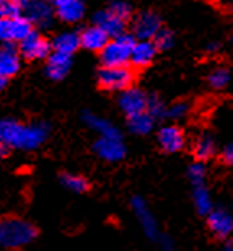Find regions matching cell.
<instances>
[{"instance_id":"1","label":"cell","mask_w":233,"mask_h":251,"mask_svg":"<svg viewBox=\"0 0 233 251\" xmlns=\"http://www.w3.org/2000/svg\"><path fill=\"white\" fill-rule=\"evenodd\" d=\"M49 135V124H22L17 119L2 118L0 119V142L8 145L10 149L33 150L44 144Z\"/></svg>"},{"instance_id":"2","label":"cell","mask_w":233,"mask_h":251,"mask_svg":"<svg viewBox=\"0 0 233 251\" xmlns=\"http://www.w3.org/2000/svg\"><path fill=\"white\" fill-rule=\"evenodd\" d=\"M39 230L29 220L15 215L0 219V247L7 250H18L33 243L38 238Z\"/></svg>"},{"instance_id":"3","label":"cell","mask_w":233,"mask_h":251,"mask_svg":"<svg viewBox=\"0 0 233 251\" xmlns=\"http://www.w3.org/2000/svg\"><path fill=\"white\" fill-rule=\"evenodd\" d=\"M135 44L134 34H119L109 39L108 44L101 49V62L103 65H126L130 61V52Z\"/></svg>"},{"instance_id":"4","label":"cell","mask_w":233,"mask_h":251,"mask_svg":"<svg viewBox=\"0 0 233 251\" xmlns=\"http://www.w3.org/2000/svg\"><path fill=\"white\" fill-rule=\"evenodd\" d=\"M98 83L108 92H124L132 87L134 72L126 65H103L98 72Z\"/></svg>"},{"instance_id":"5","label":"cell","mask_w":233,"mask_h":251,"mask_svg":"<svg viewBox=\"0 0 233 251\" xmlns=\"http://www.w3.org/2000/svg\"><path fill=\"white\" fill-rule=\"evenodd\" d=\"M20 52L28 61H36V59H48L51 54V43L39 33L33 31L23 41H20Z\"/></svg>"},{"instance_id":"6","label":"cell","mask_w":233,"mask_h":251,"mask_svg":"<svg viewBox=\"0 0 233 251\" xmlns=\"http://www.w3.org/2000/svg\"><path fill=\"white\" fill-rule=\"evenodd\" d=\"M93 150L100 158L106 162H119L126 155V145L123 142V137H104L100 135L93 145Z\"/></svg>"},{"instance_id":"7","label":"cell","mask_w":233,"mask_h":251,"mask_svg":"<svg viewBox=\"0 0 233 251\" xmlns=\"http://www.w3.org/2000/svg\"><path fill=\"white\" fill-rule=\"evenodd\" d=\"M161 23L158 15L154 12H144L140 13L134 22V38L139 41H152L155 38V34L160 31Z\"/></svg>"},{"instance_id":"8","label":"cell","mask_w":233,"mask_h":251,"mask_svg":"<svg viewBox=\"0 0 233 251\" xmlns=\"http://www.w3.org/2000/svg\"><path fill=\"white\" fill-rule=\"evenodd\" d=\"M147 101L149 97H145V93L139 88H128L124 92H121L119 97V108L123 109L126 116H134V114L147 111Z\"/></svg>"},{"instance_id":"9","label":"cell","mask_w":233,"mask_h":251,"mask_svg":"<svg viewBox=\"0 0 233 251\" xmlns=\"http://www.w3.org/2000/svg\"><path fill=\"white\" fill-rule=\"evenodd\" d=\"M207 227L214 237L225 240L233 233V217L224 209L210 210L207 214Z\"/></svg>"},{"instance_id":"10","label":"cell","mask_w":233,"mask_h":251,"mask_svg":"<svg viewBox=\"0 0 233 251\" xmlns=\"http://www.w3.org/2000/svg\"><path fill=\"white\" fill-rule=\"evenodd\" d=\"M55 15L65 23H78L85 15L83 0H49Z\"/></svg>"},{"instance_id":"11","label":"cell","mask_w":233,"mask_h":251,"mask_svg":"<svg viewBox=\"0 0 233 251\" xmlns=\"http://www.w3.org/2000/svg\"><path fill=\"white\" fill-rule=\"evenodd\" d=\"M93 22L95 25L103 28L109 36L114 38L126 31V23H128V20L121 18L119 15L114 13L111 8H106V10H100V12L95 13Z\"/></svg>"},{"instance_id":"12","label":"cell","mask_w":233,"mask_h":251,"mask_svg":"<svg viewBox=\"0 0 233 251\" xmlns=\"http://www.w3.org/2000/svg\"><path fill=\"white\" fill-rule=\"evenodd\" d=\"M158 144L166 153H176L183 150L186 139L184 132L178 126H165L158 132Z\"/></svg>"},{"instance_id":"13","label":"cell","mask_w":233,"mask_h":251,"mask_svg":"<svg viewBox=\"0 0 233 251\" xmlns=\"http://www.w3.org/2000/svg\"><path fill=\"white\" fill-rule=\"evenodd\" d=\"M25 12H26V17L33 23L39 25L41 28H48L52 23L54 7L52 3L46 2V0H29Z\"/></svg>"},{"instance_id":"14","label":"cell","mask_w":233,"mask_h":251,"mask_svg":"<svg viewBox=\"0 0 233 251\" xmlns=\"http://www.w3.org/2000/svg\"><path fill=\"white\" fill-rule=\"evenodd\" d=\"M109 34L104 31L103 28L98 26V25H92V26L85 28L82 33H80V46L85 48L87 51H101L109 41Z\"/></svg>"},{"instance_id":"15","label":"cell","mask_w":233,"mask_h":251,"mask_svg":"<svg viewBox=\"0 0 233 251\" xmlns=\"http://www.w3.org/2000/svg\"><path fill=\"white\" fill-rule=\"evenodd\" d=\"M20 54L12 43H3L0 46V74L3 77H12L20 70Z\"/></svg>"},{"instance_id":"16","label":"cell","mask_w":233,"mask_h":251,"mask_svg":"<svg viewBox=\"0 0 233 251\" xmlns=\"http://www.w3.org/2000/svg\"><path fill=\"white\" fill-rule=\"evenodd\" d=\"M70 65H72V59H70L69 54L54 51L48 56L46 75L51 80H62L69 74Z\"/></svg>"},{"instance_id":"17","label":"cell","mask_w":233,"mask_h":251,"mask_svg":"<svg viewBox=\"0 0 233 251\" xmlns=\"http://www.w3.org/2000/svg\"><path fill=\"white\" fill-rule=\"evenodd\" d=\"M156 46L154 41H135L132 52H130V64L137 69H144L150 65L156 56Z\"/></svg>"},{"instance_id":"18","label":"cell","mask_w":233,"mask_h":251,"mask_svg":"<svg viewBox=\"0 0 233 251\" xmlns=\"http://www.w3.org/2000/svg\"><path fill=\"white\" fill-rule=\"evenodd\" d=\"M52 48H54V51H57V52L72 56V54L80 48V34L74 33V31L60 33L54 38Z\"/></svg>"},{"instance_id":"19","label":"cell","mask_w":233,"mask_h":251,"mask_svg":"<svg viewBox=\"0 0 233 251\" xmlns=\"http://www.w3.org/2000/svg\"><path fill=\"white\" fill-rule=\"evenodd\" d=\"M83 121L87 123L88 127L96 130L100 135H104V137H121V132L113 124L103 118L96 116L93 113H83Z\"/></svg>"},{"instance_id":"20","label":"cell","mask_w":233,"mask_h":251,"mask_svg":"<svg viewBox=\"0 0 233 251\" xmlns=\"http://www.w3.org/2000/svg\"><path fill=\"white\" fill-rule=\"evenodd\" d=\"M192 153L197 162H206V160L212 158L215 155V142L210 134H202L196 139L194 145H192Z\"/></svg>"},{"instance_id":"21","label":"cell","mask_w":233,"mask_h":251,"mask_svg":"<svg viewBox=\"0 0 233 251\" xmlns=\"http://www.w3.org/2000/svg\"><path fill=\"white\" fill-rule=\"evenodd\" d=\"M34 31L33 29V22L29 20L28 17H15V18H10V33H12V43L13 41H23L25 38L29 36Z\"/></svg>"},{"instance_id":"22","label":"cell","mask_w":233,"mask_h":251,"mask_svg":"<svg viewBox=\"0 0 233 251\" xmlns=\"http://www.w3.org/2000/svg\"><path fill=\"white\" fill-rule=\"evenodd\" d=\"M128 127L130 132H134L137 135H145L154 129V118L147 111L134 114V116L128 118Z\"/></svg>"},{"instance_id":"23","label":"cell","mask_w":233,"mask_h":251,"mask_svg":"<svg viewBox=\"0 0 233 251\" xmlns=\"http://www.w3.org/2000/svg\"><path fill=\"white\" fill-rule=\"evenodd\" d=\"M192 199H194V205L197 212L201 215H207L212 210V201L210 194L204 184H194V193H192Z\"/></svg>"},{"instance_id":"24","label":"cell","mask_w":233,"mask_h":251,"mask_svg":"<svg viewBox=\"0 0 233 251\" xmlns=\"http://www.w3.org/2000/svg\"><path fill=\"white\" fill-rule=\"evenodd\" d=\"M60 183L72 193L82 194L87 193L90 189V183L87 181V178L80 176V175H72V173H62L60 175Z\"/></svg>"},{"instance_id":"25","label":"cell","mask_w":233,"mask_h":251,"mask_svg":"<svg viewBox=\"0 0 233 251\" xmlns=\"http://www.w3.org/2000/svg\"><path fill=\"white\" fill-rule=\"evenodd\" d=\"M132 205H134V210H135V214H137V217L140 219L142 225H144L145 232L152 235L155 232V222H154V217H152L149 212V209H147L145 202L140 198H134Z\"/></svg>"},{"instance_id":"26","label":"cell","mask_w":233,"mask_h":251,"mask_svg":"<svg viewBox=\"0 0 233 251\" xmlns=\"http://www.w3.org/2000/svg\"><path fill=\"white\" fill-rule=\"evenodd\" d=\"M230 82V74L227 69H217L209 75V85L212 88L222 90L225 88Z\"/></svg>"},{"instance_id":"27","label":"cell","mask_w":233,"mask_h":251,"mask_svg":"<svg viewBox=\"0 0 233 251\" xmlns=\"http://www.w3.org/2000/svg\"><path fill=\"white\" fill-rule=\"evenodd\" d=\"M152 41H154V44L156 46L158 51H166V49H170L171 46H173L175 38H173V34H171V31L160 28V31L155 34V38L152 39Z\"/></svg>"},{"instance_id":"28","label":"cell","mask_w":233,"mask_h":251,"mask_svg":"<svg viewBox=\"0 0 233 251\" xmlns=\"http://www.w3.org/2000/svg\"><path fill=\"white\" fill-rule=\"evenodd\" d=\"M147 113H149L154 119L163 118V116H166V108L158 97H150L149 101H147Z\"/></svg>"},{"instance_id":"29","label":"cell","mask_w":233,"mask_h":251,"mask_svg":"<svg viewBox=\"0 0 233 251\" xmlns=\"http://www.w3.org/2000/svg\"><path fill=\"white\" fill-rule=\"evenodd\" d=\"M187 175H189V179L192 181V184H201L206 178V167L202 162H196L192 163L189 170H187Z\"/></svg>"},{"instance_id":"30","label":"cell","mask_w":233,"mask_h":251,"mask_svg":"<svg viewBox=\"0 0 233 251\" xmlns=\"http://www.w3.org/2000/svg\"><path fill=\"white\" fill-rule=\"evenodd\" d=\"M2 15L5 18H15V17H20L23 12L22 5H18L15 0H7L3 5H2Z\"/></svg>"},{"instance_id":"31","label":"cell","mask_w":233,"mask_h":251,"mask_svg":"<svg viewBox=\"0 0 233 251\" xmlns=\"http://www.w3.org/2000/svg\"><path fill=\"white\" fill-rule=\"evenodd\" d=\"M187 114V104L184 103H176L173 106H170L166 109V116L175 119V121H178V119H183Z\"/></svg>"},{"instance_id":"32","label":"cell","mask_w":233,"mask_h":251,"mask_svg":"<svg viewBox=\"0 0 233 251\" xmlns=\"http://www.w3.org/2000/svg\"><path fill=\"white\" fill-rule=\"evenodd\" d=\"M111 10H113L114 13H118L121 18H124V20H129L130 17V12H132V8H130V5L129 3H126V2H113L111 3Z\"/></svg>"},{"instance_id":"33","label":"cell","mask_w":233,"mask_h":251,"mask_svg":"<svg viewBox=\"0 0 233 251\" xmlns=\"http://www.w3.org/2000/svg\"><path fill=\"white\" fill-rule=\"evenodd\" d=\"M0 41L12 43V33H10V18L0 20Z\"/></svg>"},{"instance_id":"34","label":"cell","mask_w":233,"mask_h":251,"mask_svg":"<svg viewBox=\"0 0 233 251\" xmlns=\"http://www.w3.org/2000/svg\"><path fill=\"white\" fill-rule=\"evenodd\" d=\"M222 162L225 165H233V142H230L222 150Z\"/></svg>"},{"instance_id":"35","label":"cell","mask_w":233,"mask_h":251,"mask_svg":"<svg viewBox=\"0 0 233 251\" xmlns=\"http://www.w3.org/2000/svg\"><path fill=\"white\" fill-rule=\"evenodd\" d=\"M8 150H10L8 145H5L3 142H0V158L7 157V155H8Z\"/></svg>"},{"instance_id":"36","label":"cell","mask_w":233,"mask_h":251,"mask_svg":"<svg viewBox=\"0 0 233 251\" xmlns=\"http://www.w3.org/2000/svg\"><path fill=\"white\" fill-rule=\"evenodd\" d=\"M217 49H219V44L217 43H210L209 46H207V51L209 52H214V51H217Z\"/></svg>"},{"instance_id":"37","label":"cell","mask_w":233,"mask_h":251,"mask_svg":"<svg viewBox=\"0 0 233 251\" xmlns=\"http://www.w3.org/2000/svg\"><path fill=\"white\" fill-rule=\"evenodd\" d=\"M5 83H7V77H3V75L0 74V90L5 87Z\"/></svg>"},{"instance_id":"38","label":"cell","mask_w":233,"mask_h":251,"mask_svg":"<svg viewBox=\"0 0 233 251\" xmlns=\"http://www.w3.org/2000/svg\"><path fill=\"white\" fill-rule=\"evenodd\" d=\"M5 2H7V0H0V8H2V5H3Z\"/></svg>"},{"instance_id":"39","label":"cell","mask_w":233,"mask_h":251,"mask_svg":"<svg viewBox=\"0 0 233 251\" xmlns=\"http://www.w3.org/2000/svg\"><path fill=\"white\" fill-rule=\"evenodd\" d=\"M225 251H233V248H232V247H227V248H225Z\"/></svg>"},{"instance_id":"40","label":"cell","mask_w":233,"mask_h":251,"mask_svg":"<svg viewBox=\"0 0 233 251\" xmlns=\"http://www.w3.org/2000/svg\"><path fill=\"white\" fill-rule=\"evenodd\" d=\"M3 18V15H2V10H0V20H2Z\"/></svg>"},{"instance_id":"41","label":"cell","mask_w":233,"mask_h":251,"mask_svg":"<svg viewBox=\"0 0 233 251\" xmlns=\"http://www.w3.org/2000/svg\"><path fill=\"white\" fill-rule=\"evenodd\" d=\"M232 41H233V36H232Z\"/></svg>"}]
</instances>
